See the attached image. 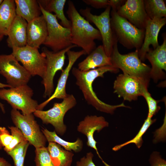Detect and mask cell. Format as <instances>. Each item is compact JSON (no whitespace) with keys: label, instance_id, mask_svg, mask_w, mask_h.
Masks as SVG:
<instances>
[{"label":"cell","instance_id":"e575fe53","mask_svg":"<svg viewBox=\"0 0 166 166\" xmlns=\"http://www.w3.org/2000/svg\"><path fill=\"white\" fill-rule=\"evenodd\" d=\"M82 1L96 9L106 8L109 6V0H83Z\"/></svg>","mask_w":166,"mask_h":166},{"label":"cell","instance_id":"7a4b0ae2","mask_svg":"<svg viewBox=\"0 0 166 166\" xmlns=\"http://www.w3.org/2000/svg\"><path fill=\"white\" fill-rule=\"evenodd\" d=\"M110 19L114 38L126 48L139 50L143 42L145 30L137 28L116 10L111 11Z\"/></svg>","mask_w":166,"mask_h":166},{"label":"cell","instance_id":"f1b7e54d","mask_svg":"<svg viewBox=\"0 0 166 166\" xmlns=\"http://www.w3.org/2000/svg\"><path fill=\"white\" fill-rule=\"evenodd\" d=\"M36 166H54L51 159L47 147L35 148Z\"/></svg>","mask_w":166,"mask_h":166},{"label":"cell","instance_id":"5bb4252c","mask_svg":"<svg viewBox=\"0 0 166 166\" xmlns=\"http://www.w3.org/2000/svg\"><path fill=\"white\" fill-rule=\"evenodd\" d=\"M117 14L137 28L145 30L149 18L145 9L144 0H127L117 10Z\"/></svg>","mask_w":166,"mask_h":166},{"label":"cell","instance_id":"83f0119b","mask_svg":"<svg viewBox=\"0 0 166 166\" xmlns=\"http://www.w3.org/2000/svg\"><path fill=\"white\" fill-rule=\"evenodd\" d=\"M156 121V119H152V118L147 117L138 132L133 138L123 144L115 146L113 148V150L115 151H117L124 146L131 143H134L138 148H140L143 143L142 138L143 135L151 125Z\"/></svg>","mask_w":166,"mask_h":166},{"label":"cell","instance_id":"44dd1931","mask_svg":"<svg viewBox=\"0 0 166 166\" xmlns=\"http://www.w3.org/2000/svg\"><path fill=\"white\" fill-rule=\"evenodd\" d=\"M107 65H112L110 57L106 54L103 46L100 45L78 64L77 68L85 71Z\"/></svg>","mask_w":166,"mask_h":166},{"label":"cell","instance_id":"d6986e66","mask_svg":"<svg viewBox=\"0 0 166 166\" xmlns=\"http://www.w3.org/2000/svg\"><path fill=\"white\" fill-rule=\"evenodd\" d=\"M27 33V45L38 49L43 44L48 32L46 21L42 14L28 23Z\"/></svg>","mask_w":166,"mask_h":166},{"label":"cell","instance_id":"4fadbf2b","mask_svg":"<svg viewBox=\"0 0 166 166\" xmlns=\"http://www.w3.org/2000/svg\"><path fill=\"white\" fill-rule=\"evenodd\" d=\"M149 81L126 74H119L113 83L114 93L124 100L131 101L142 96L143 91L148 89Z\"/></svg>","mask_w":166,"mask_h":166},{"label":"cell","instance_id":"603a6c76","mask_svg":"<svg viewBox=\"0 0 166 166\" xmlns=\"http://www.w3.org/2000/svg\"><path fill=\"white\" fill-rule=\"evenodd\" d=\"M14 0H3L0 5V36H7L16 16Z\"/></svg>","mask_w":166,"mask_h":166},{"label":"cell","instance_id":"7c38bea8","mask_svg":"<svg viewBox=\"0 0 166 166\" xmlns=\"http://www.w3.org/2000/svg\"><path fill=\"white\" fill-rule=\"evenodd\" d=\"M0 74L12 88L27 85L31 77L12 53L0 54Z\"/></svg>","mask_w":166,"mask_h":166},{"label":"cell","instance_id":"f35d334b","mask_svg":"<svg viewBox=\"0 0 166 166\" xmlns=\"http://www.w3.org/2000/svg\"><path fill=\"white\" fill-rule=\"evenodd\" d=\"M25 152L23 155L14 164L15 166H24L25 157L26 154Z\"/></svg>","mask_w":166,"mask_h":166},{"label":"cell","instance_id":"e0dca14e","mask_svg":"<svg viewBox=\"0 0 166 166\" xmlns=\"http://www.w3.org/2000/svg\"><path fill=\"white\" fill-rule=\"evenodd\" d=\"M166 23V18H149L148 20L145 28L143 42L138 50L139 56L141 61H144L146 59V54L149 50L151 45L154 49L159 45L158 34L161 29Z\"/></svg>","mask_w":166,"mask_h":166},{"label":"cell","instance_id":"8992f818","mask_svg":"<svg viewBox=\"0 0 166 166\" xmlns=\"http://www.w3.org/2000/svg\"><path fill=\"white\" fill-rule=\"evenodd\" d=\"M76 104L77 101L74 96L73 94H68L61 102L54 103L50 109L46 111L36 110L33 114L40 118L43 123L51 124L57 134L63 136L67 129L64 122L65 115Z\"/></svg>","mask_w":166,"mask_h":166},{"label":"cell","instance_id":"7bdbcfd3","mask_svg":"<svg viewBox=\"0 0 166 166\" xmlns=\"http://www.w3.org/2000/svg\"><path fill=\"white\" fill-rule=\"evenodd\" d=\"M3 0H0V5L1 4V3L2 2Z\"/></svg>","mask_w":166,"mask_h":166},{"label":"cell","instance_id":"d6a6232c","mask_svg":"<svg viewBox=\"0 0 166 166\" xmlns=\"http://www.w3.org/2000/svg\"><path fill=\"white\" fill-rule=\"evenodd\" d=\"M13 138L7 128L4 127H0V142L4 148H7L11 143Z\"/></svg>","mask_w":166,"mask_h":166},{"label":"cell","instance_id":"ab89813d","mask_svg":"<svg viewBox=\"0 0 166 166\" xmlns=\"http://www.w3.org/2000/svg\"><path fill=\"white\" fill-rule=\"evenodd\" d=\"M0 166H12V165L5 159L0 156Z\"/></svg>","mask_w":166,"mask_h":166},{"label":"cell","instance_id":"f546056e","mask_svg":"<svg viewBox=\"0 0 166 166\" xmlns=\"http://www.w3.org/2000/svg\"><path fill=\"white\" fill-rule=\"evenodd\" d=\"M8 128L10 130L13 138L10 145L7 148H4L7 153L19 144L27 140L21 130L17 127L11 126L8 127Z\"/></svg>","mask_w":166,"mask_h":166},{"label":"cell","instance_id":"277c9868","mask_svg":"<svg viewBox=\"0 0 166 166\" xmlns=\"http://www.w3.org/2000/svg\"><path fill=\"white\" fill-rule=\"evenodd\" d=\"M68 5L66 14L71 23V43L89 55L96 48V43L90 39L91 25L80 14L73 2L69 0Z\"/></svg>","mask_w":166,"mask_h":166},{"label":"cell","instance_id":"b9f144b4","mask_svg":"<svg viewBox=\"0 0 166 166\" xmlns=\"http://www.w3.org/2000/svg\"><path fill=\"white\" fill-rule=\"evenodd\" d=\"M2 146L0 142V150H1L2 149Z\"/></svg>","mask_w":166,"mask_h":166},{"label":"cell","instance_id":"d4e9b609","mask_svg":"<svg viewBox=\"0 0 166 166\" xmlns=\"http://www.w3.org/2000/svg\"><path fill=\"white\" fill-rule=\"evenodd\" d=\"M44 9L51 13L54 12L57 18L61 21V25L70 29V21L66 17L64 13V7L66 0H38Z\"/></svg>","mask_w":166,"mask_h":166},{"label":"cell","instance_id":"7402d4cb","mask_svg":"<svg viewBox=\"0 0 166 166\" xmlns=\"http://www.w3.org/2000/svg\"><path fill=\"white\" fill-rule=\"evenodd\" d=\"M16 15L29 23L42 14L38 0H15Z\"/></svg>","mask_w":166,"mask_h":166},{"label":"cell","instance_id":"52a82bcc","mask_svg":"<svg viewBox=\"0 0 166 166\" xmlns=\"http://www.w3.org/2000/svg\"><path fill=\"white\" fill-rule=\"evenodd\" d=\"M33 94V90L27 84L0 89V99L6 101L13 109L21 110L24 115L33 113L37 110L38 104L32 98Z\"/></svg>","mask_w":166,"mask_h":166},{"label":"cell","instance_id":"3957f363","mask_svg":"<svg viewBox=\"0 0 166 166\" xmlns=\"http://www.w3.org/2000/svg\"><path fill=\"white\" fill-rule=\"evenodd\" d=\"M117 41L114 38L110 56L112 65L120 69L123 73L149 82L151 68L143 63L139 56L138 50L122 54L119 52Z\"/></svg>","mask_w":166,"mask_h":166},{"label":"cell","instance_id":"2e32d148","mask_svg":"<svg viewBox=\"0 0 166 166\" xmlns=\"http://www.w3.org/2000/svg\"><path fill=\"white\" fill-rule=\"evenodd\" d=\"M66 53L68 57V63L66 67L62 71L55 90L47 100L38 104L37 110H42L50 101L55 98L63 99L67 96L68 94L66 92V86L70 72L77 60L86 53L83 50L75 51L71 49L68 50Z\"/></svg>","mask_w":166,"mask_h":166},{"label":"cell","instance_id":"30bf717a","mask_svg":"<svg viewBox=\"0 0 166 166\" xmlns=\"http://www.w3.org/2000/svg\"><path fill=\"white\" fill-rule=\"evenodd\" d=\"M111 7L107 6L99 15L93 14L89 7L81 9L79 13L89 22L93 23L97 27L101 35L103 45L108 56L110 57L113 49L114 38L111 24Z\"/></svg>","mask_w":166,"mask_h":166},{"label":"cell","instance_id":"d590c367","mask_svg":"<svg viewBox=\"0 0 166 166\" xmlns=\"http://www.w3.org/2000/svg\"><path fill=\"white\" fill-rule=\"evenodd\" d=\"M93 154L92 152L87 153L86 156L77 161L76 166H96L93 161Z\"/></svg>","mask_w":166,"mask_h":166},{"label":"cell","instance_id":"4dcf8cb0","mask_svg":"<svg viewBox=\"0 0 166 166\" xmlns=\"http://www.w3.org/2000/svg\"><path fill=\"white\" fill-rule=\"evenodd\" d=\"M142 96L144 97L148 105V112L147 117L152 118L160 109V107L158 105V103L160 101L154 99L149 93L148 89H146L143 91Z\"/></svg>","mask_w":166,"mask_h":166},{"label":"cell","instance_id":"ba28073f","mask_svg":"<svg viewBox=\"0 0 166 166\" xmlns=\"http://www.w3.org/2000/svg\"><path fill=\"white\" fill-rule=\"evenodd\" d=\"M11 117L15 126L21 131L30 144L35 148L45 147L47 140L35 120L33 113L24 115L12 109Z\"/></svg>","mask_w":166,"mask_h":166},{"label":"cell","instance_id":"6da1fadb","mask_svg":"<svg viewBox=\"0 0 166 166\" xmlns=\"http://www.w3.org/2000/svg\"><path fill=\"white\" fill-rule=\"evenodd\" d=\"M118 70V69L112 65H107L85 71L73 67L72 73L76 78V84L81 91L87 103L98 111L112 114L118 108L129 107L125 106L124 103L118 105H111L102 101L93 91L92 85L96 78L99 77H103L105 73L108 72L117 73Z\"/></svg>","mask_w":166,"mask_h":166},{"label":"cell","instance_id":"8d00e7d4","mask_svg":"<svg viewBox=\"0 0 166 166\" xmlns=\"http://www.w3.org/2000/svg\"><path fill=\"white\" fill-rule=\"evenodd\" d=\"M124 0H109V6H110L112 10H117L123 5Z\"/></svg>","mask_w":166,"mask_h":166},{"label":"cell","instance_id":"ffe728a7","mask_svg":"<svg viewBox=\"0 0 166 166\" xmlns=\"http://www.w3.org/2000/svg\"><path fill=\"white\" fill-rule=\"evenodd\" d=\"M27 22L16 15L8 33V46L12 49L21 48L27 45Z\"/></svg>","mask_w":166,"mask_h":166},{"label":"cell","instance_id":"4316f807","mask_svg":"<svg viewBox=\"0 0 166 166\" xmlns=\"http://www.w3.org/2000/svg\"><path fill=\"white\" fill-rule=\"evenodd\" d=\"M144 4L146 12L149 18L166 17V7L163 0H145Z\"/></svg>","mask_w":166,"mask_h":166},{"label":"cell","instance_id":"74e56055","mask_svg":"<svg viewBox=\"0 0 166 166\" xmlns=\"http://www.w3.org/2000/svg\"><path fill=\"white\" fill-rule=\"evenodd\" d=\"M6 87L11 88V86L7 84H3L0 82V89L5 88ZM0 107L1 110L3 113L5 112L4 105L0 102Z\"/></svg>","mask_w":166,"mask_h":166},{"label":"cell","instance_id":"8fae6325","mask_svg":"<svg viewBox=\"0 0 166 166\" xmlns=\"http://www.w3.org/2000/svg\"><path fill=\"white\" fill-rule=\"evenodd\" d=\"M31 76L43 77L45 71L46 60L45 54L40 53L38 48L26 45L12 49L11 53Z\"/></svg>","mask_w":166,"mask_h":166},{"label":"cell","instance_id":"484cf974","mask_svg":"<svg viewBox=\"0 0 166 166\" xmlns=\"http://www.w3.org/2000/svg\"><path fill=\"white\" fill-rule=\"evenodd\" d=\"M41 130L48 142L56 143L67 151L72 150L76 153L80 152L82 149L83 142L79 138L74 142H69L60 138L55 131H50L46 128H43Z\"/></svg>","mask_w":166,"mask_h":166},{"label":"cell","instance_id":"9a60e30c","mask_svg":"<svg viewBox=\"0 0 166 166\" xmlns=\"http://www.w3.org/2000/svg\"><path fill=\"white\" fill-rule=\"evenodd\" d=\"M108 126V122L103 117L87 115L83 120L79 122L77 127V131L87 137V145L94 149L105 166H111L105 162L101 156L96 146L97 142L94 139L93 135L96 131L99 132L103 128Z\"/></svg>","mask_w":166,"mask_h":166},{"label":"cell","instance_id":"9c48e42d","mask_svg":"<svg viewBox=\"0 0 166 166\" xmlns=\"http://www.w3.org/2000/svg\"><path fill=\"white\" fill-rule=\"evenodd\" d=\"M76 47V45H73L57 52L50 51L46 47L42 48V52L45 54L46 60V69L42 81L45 88L44 97H49L53 93L54 77L57 72L62 71L63 70L65 53L68 50Z\"/></svg>","mask_w":166,"mask_h":166},{"label":"cell","instance_id":"5b68a950","mask_svg":"<svg viewBox=\"0 0 166 166\" xmlns=\"http://www.w3.org/2000/svg\"><path fill=\"white\" fill-rule=\"evenodd\" d=\"M38 3L47 25V36L43 44L54 52L59 51L73 45L71 41L70 29L60 25L55 14L45 10Z\"/></svg>","mask_w":166,"mask_h":166},{"label":"cell","instance_id":"836d02e7","mask_svg":"<svg viewBox=\"0 0 166 166\" xmlns=\"http://www.w3.org/2000/svg\"><path fill=\"white\" fill-rule=\"evenodd\" d=\"M151 166H166V161L163 159L160 152H154L151 154L149 159Z\"/></svg>","mask_w":166,"mask_h":166},{"label":"cell","instance_id":"cb8c5ba5","mask_svg":"<svg viewBox=\"0 0 166 166\" xmlns=\"http://www.w3.org/2000/svg\"><path fill=\"white\" fill-rule=\"evenodd\" d=\"M47 148L54 166H71L74 156L72 151H67L53 142H49Z\"/></svg>","mask_w":166,"mask_h":166},{"label":"cell","instance_id":"ac0fdd59","mask_svg":"<svg viewBox=\"0 0 166 166\" xmlns=\"http://www.w3.org/2000/svg\"><path fill=\"white\" fill-rule=\"evenodd\" d=\"M163 43L156 49H150L146 53L145 59L150 63L152 67L150 78L155 82L159 80L164 79L165 75L164 70H166V38L164 36Z\"/></svg>","mask_w":166,"mask_h":166},{"label":"cell","instance_id":"1f68e13d","mask_svg":"<svg viewBox=\"0 0 166 166\" xmlns=\"http://www.w3.org/2000/svg\"><path fill=\"white\" fill-rule=\"evenodd\" d=\"M29 144V143L27 140L23 141L7 152L8 155L12 158L14 164L27 152Z\"/></svg>","mask_w":166,"mask_h":166},{"label":"cell","instance_id":"60d3db41","mask_svg":"<svg viewBox=\"0 0 166 166\" xmlns=\"http://www.w3.org/2000/svg\"><path fill=\"white\" fill-rule=\"evenodd\" d=\"M3 37H4V36H0V42L2 40Z\"/></svg>","mask_w":166,"mask_h":166}]
</instances>
